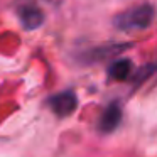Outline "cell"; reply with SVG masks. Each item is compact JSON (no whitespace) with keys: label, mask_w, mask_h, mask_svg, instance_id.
<instances>
[{"label":"cell","mask_w":157,"mask_h":157,"mask_svg":"<svg viewBox=\"0 0 157 157\" xmlns=\"http://www.w3.org/2000/svg\"><path fill=\"white\" fill-rule=\"evenodd\" d=\"M44 2H48V4H51V5H59V4H63L64 0H44Z\"/></svg>","instance_id":"6"},{"label":"cell","mask_w":157,"mask_h":157,"mask_svg":"<svg viewBox=\"0 0 157 157\" xmlns=\"http://www.w3.org/2000/svg\"><path fill=\"white\" fill-rule=\"evenodd\" d=\"M76 106H78V98L71 91L58 93L52 98H49V108L58 117H69L76 110Z\"/></svg>","instance_id":"3"},{"label":"cell","mask_w":157,"mask_h":157,"mask_svg":"<svg viewBox=\"0 0 157 157\" xmlns=\"http://www.w3.org/2000/svg\"><path fill=\"white\" fill-rule=\"evenodd\" d=\"M108 75L115 81H125L132 75V61L130 59H117L108 68Z\"/></svg>","instance_id":"5"},{"label":"cell","mask_w":157,"mask_h":157,"mask_svg":"<svg viewBox=\"0 0 157 157\" xmlns=\"http://www.w3.org/2000/svg\"><path fill=\"white\" fill-rule=\"evenodd\" d=\"M120 122H122V108L118 103H110L100 117V130L103 133H112L118 128Z\"/></svg>","instance_id":"4"},{"label":"cell","mask_w":157,"mask_h":157,"mask_svg":"<svg viewBox=\"0 0 157 157\" xmlns=\"http://www.w3.org/2000/svg\"><path fill=\"white\" fill-rule=\"evenodd\" d=\"M154 21V7L149 4L137 5L130 10L120 14L115 19V25L120 31H142L147 29Z\"/></svg>","instance_id":"1"},{"label":"cell","mask_w":157,"mask_h":157,"mask_svg":"<svg viewBox=\"0 0 157 157\" xmlns=\"http://www.w3.org/2000/svg\"><path fill=\"white\" fill-rule=\"evenodd\" d=\"M17 15L19 21L22 22L27 31L41 27V24L44 22V14L39 9V5L34 0H19L17 2Z\"/></svg>","instance_id":"2"}]
</instances>
